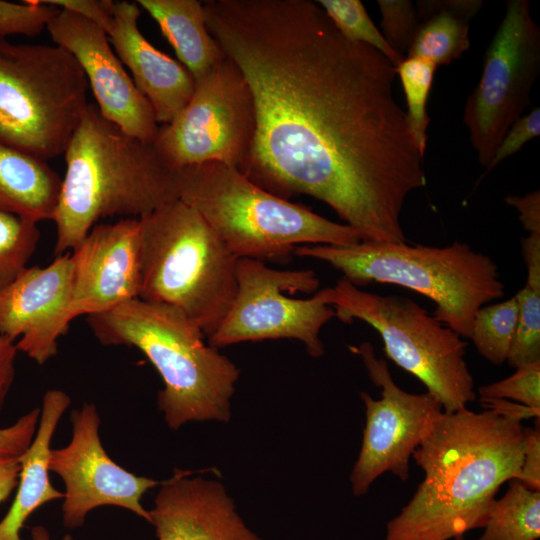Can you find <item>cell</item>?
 Segmentation results:
<instances>
[{
	"instance_id": "1",
	"label": "cell",
	"mask_w": 540,
	"mask_h": 540,
	"mask_svg": "<svg viewBox=\"0 0 540 540\" xmlns=\"http://www.w3.org/2000/svg\"><path fill=\"white\" fill-rule=\"evenodd\" d=\"M203 7L254 100L255 135L239 170L278 197L322 201L362 242H406L402 209L426 175L394 94L396 67L346 39L316 1Z\"/></svg>"
},
{
	"instance_id": "2",
	"label": "cell",
	"mask_w": 540,
	"mask_h": 540,
	"mask_svg": "<svg viewBox=\"0 0 540 540\" xmlns=\"http://www.w3.org/2000/svg\"><path fill=\"white\" fill-rule=\"evenodd\" d=\"M523 433L521 421L492 410L443 411L412 454L424 477L385 540H452L483 528L498 490L519 474Z\"/></svg>"
},
{
	"instance_id": "3",
	"label": "cell",
	"mask_w": 540,
	"mask_h": 540,
	"mask_svg": "<svg viewBox=\"0 0 540 540\" xmlns=\"http://www.w3.org/2000/svg\"><path fill=\"white\" fill-rule=\"evenodd\" d=\"M52 220L54 254L75 249L100 219L141 218L179 199L180 170L154 142L131 136L89 104L64 152Z\"/></svg>"
},
{
	"instance_id": "4",
	"label": "cell",
	"mask_w": 540,
	"mask_h": 540,
	"mask_svg": "<svg viewBox=\"0 0 540 540\" xmlns=\"http://www.w3.org/2000/svg\"><path fill=\"white\" fill-rule=\"evenodd\" d=\"M86 321L101 344L135 347L155 367L164 383L158 406L171 429L229 420L240 371L181 311L137 298Z\"/></svg>"
},
{
	"instance_id": "5",
	"label": "cell",
	"mask_w": 540,
	"mask_h": 540,
	"mask_svg": "<svg viewBox=\"0 0 540 540\" xmlns=\"http://www.w3.org/2000/svg\"><path fill=\"white\" fill-rule=\"evenodd\" d=\"M293 254L327 262L358 288L386 283L424 295L436 305L433 316L462 338H469L477 310L504 296L496 263L462 242L301 245Z\"/></svg>"
},
{
	"instance_id": "6",
	"label": "cell",
	"mask_w": 540,
	"mask_h": 540,
	"mask_svg": "<svg viewBox=\"0 0 540 540\" xmlns=\"http://www.w3.org/2000/svg\"><path fill=\"white\" fill-rule=\"evenodd\" d=\"M179 199L205 219L238 259L280 260L301 245L360 242L350 226L278 197L236 167L218 162L180 169Z\"/></svg>"
},
{
	"instance_id": "7",
	"label": "cell",
	"mask_w": 540,
	"mask_h": 540,
	"mask_svg": "<svg viewBox=\"0 0 540 540\" xmlns=\"http://www.w3.org/2000/svg\"><path fill=\"white\" fill-rule=\"evenodd\" d=\"M139 299L181 311L211 336L237 288V260L205 219L177 199L139 218Z\"/></svg>"
},
{
	"instance_id": "8",
	"label": "cell",
	"mask_w": 540,
	"mask_h": 540,
	"mask_svg": "<svg viewBox=\"0 0 540 540\" xmlns=\"http://www.w3.org/2000/svg\"><path fill=\"white\" fill-rule=\"evenodd\" d=\"M88 87L64 48L0 38V143L44 161L64 154Z\"/></svg>"
},
{
	"instance_id": "9",
	"label": "cell",
	"mask_w": 540,
	"mask_h": 540,
	"mask_svg": "<svg viewBox=\"0 0 540 540\" xmlns=\"http://www.w3.org/2000/svg\"><path fill=\"white\" fill-rule=\"evenodd\" d=\"M335 317L361 320L380 335L387 358L416 377L444 412L476 399L465 360L467 343L412 299L364 291L341 277L332 287Z\"/></svg>"
},
{
	"instance_id": "10",
	"label": "cell",
	"mask_w": 540,
	"mask_h": 540,
	"mask_svg": "<svg viewBox=\"0 0 540 540\" xmlns=\"http://www.w3.org/2000/svg\"><path fill=\"white\" fill-rule=\"evenodd\" d=\"M234 300L217 330L208 337L214 348L245 341L296 339L313 357H321L322 327L335 317L333 289L319 290L313 270H279L262 260H237Z\"/></svg>"
},
{
	"instance_id": "11",
	"label": "cell",
	"mask_w": 540,
	"mask_h": 540,
	"mask_svg": "<svg viewBox=\"0 0 540 540\" xmlns=\"http://www.w3.org/2000/svg\"><path fill=\"white\" fill-rule=\"evenodd\" d=\"M256 128L250 87L227 56L195 81L191 99L154 145L175 169L218 162L239 169L247 159Z\"/></svg>"
},
{
	"instance_id": "12",
	"label": "cell",
	"mask_w": 540,
	"mask_h": 540,
	"mask_svg": "<svg viewBox=\"0 0 540 540\" xmlns=\"http://www.w3.org/2000/svg\"><path fill=\"white\" fill-rule=\"evenodd\" d=\"M539 73L540 28L530 3L509 0L487 47L480 80L464 106V124L483 166L529 105Z\"/></svg>"
},
{
	"instance_id": "13",
	"label": "cell",
	"mask_w": 540,
	"mask_h": 540,
	"mask_svg": "<svg viewBox=\"0 0 540 540\" xmlns=\"http://www.w3.org/2000/svg\"><path fill=\"white\" fill-rule=\"evenodd\" d=\"M351 350L361 356L371 381L381 388L380 399L361 392L366 424L358 459L350 475L355 496L366 494L383 473L402 481L409 478V462L443 413L437 399L427 391L413 394L393 380L387 362L378 358L370 342Z\"/></svg>"
},
{
	"instance_id": "14",
	"label": "cell",
	"mask_w": 540,
	"mask_h": 540,
	"mask_svg": "<svg viewBox=\"0 0 540 540\" xmlns=\"http://www.w3.org/2000/svg\"><path fill=\"white\" fill-rule=\"evenodd\" d=\"M72 438L58 449H51L49 471L64 482L63 523L67 528L84 524L87 514L101 506L125 508L151 523L141 499L161 484L137 476L119 466L104 450L100 436V417L93 403H85L71 413Z\"/></svg>"
},
{
	"instance_id": "15",
	"label": "cell",
	"mask_w": 540,
	"mask_h": 540,
	"mask_svg": "<svg viewBox=\"0 0 540 540\" xmlns=\"http://www.w3.org/2000/svg\"><path fill=\"white\" fill-rule=\"evenodd\" d=\"M46 30L53 44L78 62L102 116L127 134L154 142L160 127L154 111L124 69L107 33L95 23L61 9Z\"/></svg>"
},
{
	"instance_id": "16",
	"label": "cell",
	"mask_w": 540,
	"mask_h": 540,
	"mask_svg": "<svg viewBox=\"0 0 540 540\" xmlns=\"http://www.w3.org/2000/svg\"><path fill=\"white\" fill-rule=\"evenodd\" d=\"M73 291L71 254L45 267H26L0 292V334L39 365L54 357L67 331Z\"/></svg>"
},
{
	"instance_id": "17",
	"label": "cell",
	"mask_w": 540,
	"mask_h": 540,
	"mask_svg": "<svg viewBox=\"0 0 540 540\" xmlns=\"http://www.w3.org/2000/svg\"><path fill=\"white\" fill-rule=\"evenodd\" d=\"M71 319L109 311L139 298L142 236L139 218L97 223L72 250Z\"/></svg>"
},
{
	"instance_id": "18",
	"label": "cell",
	"mask_w": 540,
	"mask_h": 540,
	"mask_svg": "<svg viewBox=\"0 0 540 540\" xmlns=\"http://www.w3.org/2000/svg\"><path fill=\"white\" fill-rule=\"evenodd\" d=\"M176 470L149 511L159 540H262L235 510L223 485Z\"/></svg>"
},
{
	"instance_id": "19",
	"label": "cell",
	"mask_w": 540,
	"mask_h": 540,
	"mask_svg": "<svg viewBox=\"0 0 540 540\" xmlns=\"http://www.w3.org/2000/svg\"><path fill=\"white\" fill-rule=\"evenodd\" d=\"M141 15L136 2L114 1L113 23L108 33L122 64L150 103L159 125H165L185 108L192 97L195 80L177 60L155 48L141 33Z\"/></svg>"
},
{
	"instance_id": "20",
	"label": "cell",
	"mask_w": 540,
	"mask_h": 540,
	"mask_svg": "<svg viewBox=\"0 0 540 540\" xmlns=\"http://www.w3.org/2000/svg\"><path fill=\"white\" fill-rule=\"evenodd\" d=\"M70 403L63 390L51 389L44 394L35 437L19 458L21 469L14 500L0 521V540H23L21 529L29 516L42 505L64 498V493L50 482L48 463L53 435Z\"/></svg>"
},
{
	"instance_id": "21",
	"label": "cell",
	"mask_w": 540,
	"mask_h": 540,
	"mask_svg": "<svg viewBox=\"0 0 540 540\" xmlns=\"http://www.w3.org/2000/svg\"><path fill=\"white\" fill-rule=\"evenodd\" d=\"M62 179L47 161L0 143V211L52 220Z\"/></svg>"
},
{
	"instance_id": "22",
	"label": "cell",
	"mask_w": 540,
	"mask_h": 540,
	"mask_svg": "<svg viewBox=\"0 0 540 540\" xmlns=\"http://www.w3.org/2000/svg\"><path fill=\"white\" fill-rule=\"evenodd\" d=\"M156 21L179 62L198 80L226 55L210 34L203 2L197 0H138Z\"/></svg>"
},
{
	"instance_id": "23",
	"label": "cell",
	"mask_w": 540,
	"mask_h": 540,
	"mask_svg": "<svg viewBox=\"0 0 540 540\" xmlns=\"http://www.w3.org/2000/svg\"><path fill=\"white\" fill-rule=\"evenodd\" d=\"M482 6L481 0L417 1L419 26L405 58L424 59L436 67L461 58L470 47V23Z\"/></svg>"
},
{
	"instance_id": "24",
	"label": "cell",
	"mask_w": 540,
	"mask_h": 540,
	"mask_svg": "<svg viewBox=\"0 0 540 540\" xmlns=\"http://www.w3.org/2000/svg\"><path fill=\"white\" fill-rule=\"evenodd\" d=\"M483 528L477 540H538L540 491L512 479L504 496L492 502Z\"/></svg>"
},
{
	"instance_id": "25",
	"label": "cell",
	"mask_w": 540,
	"mask_h": 540,
	"mask_svg": "<svg viewBox=\"0 0 540 540\" xmlns=\"http://www.w3.org/2000/svg\"><path fill=\"white\" fill-rule=\"evenodd\" d=\"M527 268L525 285L514 295L518 303L515 338L507 362L518 366L540 361V251L523 253Z\"/></svg>"
},
{
	"instance_id": "26",
	"label": "cell",
	"mask_w": 540,
	"mask_h": 540,
	"mask_svg": "<svg viewBox=\"0 0 540 540\" xmlns=\"http://www.w3.org/2000/svg\"><path fill=\"white\" fill-rule=\"evenodd\" d=\"M518 321L515 296L491 305H484L474 315L469 339L479 354L495 365L507 361Z\"/></svg>"
},
{
	"instance_id": "27",
	"label": "cell",
	"mask_w": 540,
	"mask_h": 540,
	"mask_svg": "<svg viewBox=\"0 0 540 540\" xmlns=\"http://www.w3.org/2000/svg\"><path fill=\"white\" fill-rule=\"evenodd\" d=\"M436 68L431 62L416 57H407L396 67L405 95L408 127L422 156L426 151L429 124L427 100Z\"/></svg>"
},
{
	"instance_id": "28",
	"label": "cell",
	"mask_w": 540,
	"mask_h": 540,
	"mask_svg": "<svg viewBox=\"0 0 540 540\" xmlns=\"http://www.w3.org/2000/svg\"><path fill=\"white\" fill-rule=\"evenodd\" d=\"M39 239L38 223L0 211V292L28 267Z\"/></svg>"
},
{
	"instance_id": "29",
	"label": "cell",
	"mask_w": 540,
	"mask_h": 540,
	"mask_svg": "<svg viewBox=\"0 0 540 540\" xmlns=\"http://www.w3.org/2000/svg\"><path fill=\"white\" fill-rule=\"evenodd\" d=\"M337 30L348 40L372 47L395 67L403 60L388 45L360 0L316 1Z\"/></svg>"
},
{
	"instance_id": "30",
	"label": "cell",
	"mask_w": 540,
	"mask_h": 540,
	"mask_svg": "<svg viewBox=\"0 0 540 540\" xmlns=\"http://www.w3.org/2000/svg\"><path fill=\"white\" fill-rule=\"evenodd\" d=\"M480 398L504 399L540 412V361L518 366L509 377L478 388Z\"/></svg>"
},
{
	"instance_id": "31",
	"label": "cell",
	"mask_w": 540,
	"mask_h": 540,
	"mask_svg": "<svg viewBox=\"0 0 540 540\" xmlns=\"http://www.w3.org/2000/svg\"><path fill=\"white\" fill-rule=\"evenodd\" d=\"M381 33L401 59H405L419 26L416 4L410 0H378Z\"/></svg>"
},
{
	"instance_id": "32",
	"label": "cell",
	"mask_w": 540,
	"mask_h": 540,
	"mask_svg": "<svg viewBox=\"0 0 540 540\" xmlns=\"http://www.w3.org/2000/svg\"><path fill=\"white\" fill-rule=\"evenodd\" d=\"M58 10L38 0L20 3L0 0V38L10 35L37 36L46 29Z\"/></svg>"
},
{
	"instance_id": "33",
	"label": "cell",
	"mask_w": 540,
	"mask_h": 540,
	"mask_svg": "<svg viewBox=\"0 0 540 540\" xmlns=\"http://www.w3.org/2000/svg\"><path fill=\"white\" fill-rule=\"evenodd\" d=\"M540 134V109L534 108L525 116H521L506 132L497 146L493 157L486 167L487 174L499 163L513 156L533 138Z\"/></svg>"
},
{
	"instance_id": "34",
	"label": "cell",
	"mask_w": 540,
	"mask_h": 540,
	"mask_svg": "<svg viewBox=\"0 0 540 540\" xmlns=\"http://www.w3.org/2000/svg\"><path fill=\"white\" fill-rule=\"evenodd\" d=\"M41 408H34L13 424L0 428V457H21L32 443Z\"/></svg>"
},
{
	"instance_id": "35",
	"label": "cell",
	"mask_w": 540,
	"mask_h": 540,
	"mask_svg": "<svg viewBox=\"0 0 540 540\" xmlns=\"http://www.w3.org/2000/svg\"><path fill=\"white\" fill-rule=\"evenodd\" d=\"M83 17L102 28L108 35L113 23L114 1L110 0H38Z\"/></svg>"
},
{
	"instance_id": "36",
	"label": "cell",
	"mask_w": 540,
	"mask_h": 540,
	"mask_svg": "<svg viewBox=\"0 0 540 540\" xmlns=\"http://www.w3.org/2000/svg\"><path fill=\"white\" fill-rule=\"evenodd\" d=\"M529 489L540 491V431L524 428L523 460L516 478Z\"/></svg>"
},
{
	"instance_id": "37",
	"label": "cell",
	"mask_w": 540,
	"mask_h": 540,
	"mask_svg": "<svg viewBox=\"0 0 540 540\" xmlns=\"http://www.w3.org/2000/svg\"><path fill=\"white\" fill-rule=\"evenodd\" d=\"M505 202L518 211L519 220L529 234H540L539 190H535L524 196H507Z\"/></svg>"
},
{
	"instance_id": "38",
	"label": "cell",
	"mask_w": 540,
	"mask_h": 540,
	"mask_svg": "<svg viewBox=\"0 0 540 540\" xmlns=\"http://www.w3.org/2000/svg\"><path fill=\"white\" fill-rule=\"evenodd\" d=\"M17 352L16 342L0 334V411L14 382Z\"/></svg>"
},
{
	"instance_id": "39",
	"label": "cell",
	"mask_w": 540,
	"mask_h": 540,
	"mask_svg": "<svg viewBox=\"0 0 540 540\" xmlns=\"http://www.w3.org/2000/svg\"><path fill=\"white\" fill-rule=\"evenodd\" d=\"M481 402L488 410H492L502 416L517 419L519 421L531 417H535L537 420L540 418V412L512 401L481 398Z\"/></svg>"
},
{
	"instance_id": "40",
	"label": "cell",
	"mask_w": 540,
	"mask_h": 540,
	"mask_svg": "<svg viewBox=\"0 0 540 540\" xmlns=\"http://www.w3.org/2000/svg\"><path fill=\"white\" fill-rule=\"evenodd\" d=\"M20 469L19 457H0V504L16 489Z\"/></svg>"
},
{
	"instance_id": "41",
	"label": "cell",
	"mask_w": 540,
	"mask_h": 540,
	"mask_svg": "<svg viewBox=\"0 0 540 540\" xmlns=\"http://www.w3.org/2000/svg\"><path fill=\"white\" fill-rule=\"evenodd\" d=\"M32 540H51L47 529L43 526H34L31 528ZM62 540H74L71 535L66 534Z\"/></svg>"
},
{
	"instance_id": "42",
	"label": "cell",
	"mask_w": 540,
	"mask_h": 540,
	"mask_svg": "<svg viewBox=\"0 0 540 540\" xmlns=\"http://www.w3.org/2000/svg\"><path fill=\"white\" fill-rule=\"evenodd\" d=\"M452 540H465V537H464V535H462V536H458V537H456V538H454Z\"/></svg>"
}]
</instances>
